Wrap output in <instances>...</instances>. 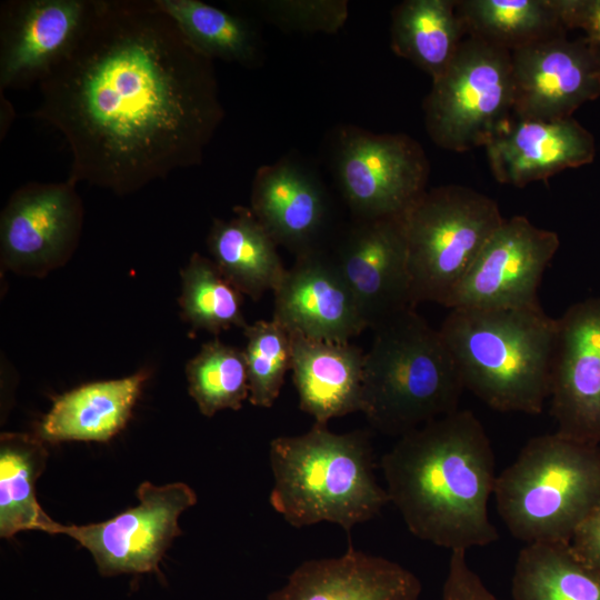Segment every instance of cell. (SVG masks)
<instances>
[{"mask_svg": "<svg viewBox=\"0 0 600 600\" xmlns=\"http://www.w3.org/2000/svg\"><path fill=\"white\" fill-rule=\"evenodd\" d=\"M439 332L464 389L501 412L542 411L550 394L558 319L541 306L450 309Z\"/></svg>", "mask_w": 600, "mask_h": 600, "instance_id": "cell-3", "label": "cell"}, {"mask_svg": "<svg viewBox=\"0 0 600 600\" xmlns=\"http://www.w3.org/2000/svg\"><path fill=\"white\" fill-rule=\"evenodd\" d=\"M269 458L270 504L292 527L330 522L350 533L390 502L386 488L377 482L373 449L364 430L336 433L314 422L302 434L274 438Z\"/></svg>", "mask_w": 600, "mask_h": 600, "instance_id": "cell-4", "label": "cell"}, {"mask_svg": "<svg viewBox=\"0 0 600 600\" xmlns=\"http://www.w3.org/2000/svg\"><path fill=\"white\" fill-rule=\"evenodd\" d=\"M333 168L356 218L403 214L426 191L429 161L404 133H373L352 124L336 136Z\"/></svg>", "mask_w": 600, "mask_h": 600, "instance_id": "cell-9", "label": "cell"}, {"mask_svg": "<svg viewBox=\"0 0 600 600\" xmlns=\"http://www.w3.org/2000/svg\"><path fill=\"white\" fill-rule=\"evenodd\" d=\"M83 217L82 200L70 180L24 183L1 211V266L38 278L60 268L78 247Z\"/></svg>", "mask_w": 600, "mask_h": 600, "instance_id": "cell-11", "label": "cell"}, {"mask_svg": "<svg viewBox=\"0 0 600 600\" xmlns=\"http://www.w3.org/2000/svg\"><path fill=\"white\" fill-rule=\"evenodd\" d=\"M250 209L278 246L294 256L321 249L330 207L318 177L289 158L261 166L254 174Z\"/></svg>", "mask_w": 600, "mask_h": 600, "instance_id": "cell-19", "label": "cell"}, {"mask_svg": "<svg viewBox=\"0 0 600 600\" xmlns=\"http://www.w3.org/2000/svg\"><path fill=\"white\" fill-rule=\"evenodd\" d=\"M243 350L252 406L271 408L278 399L286 373L291 369L290 332L278 321L259 320L243 328Z\"/></svg>", "mask_w": 600, "mask_h": 600, "instance_id": "cell-31", "label": "cell"}, {"mask_svg": "<svg viewBox=\"0 0 600 600\" xmlns=\"http://www.w3.org/2000/svg\"><path fill=\"white\" fill-rule=\"evenodd\" d=\"M558 319L549 399L557 432L600 444V297Z\"/></svg>", "mask_w": 600, "mask_h": 600, "instance_id": "cell-15", "label": "cell"}, {"mask_svg": "<svg viewBox=\"0 0 600 600\" xmlns=\"http://www.w3.org/2000/svg\"><path fill=\"white\" fill-rule=\"evenodd\" d=\"M276 321L309 339L350 342L364 329L357 301L332 256L316 249L296 256L273 291Z\"/></svg>", "mask_w": 600, "mask_h": 600, "instance_id": "cell-17", "label": "cell"}, {"mask_svg": "<svg viewBox=\"0 0 600 600\" xmlns=\"http://www.w3.org/2000/svg\"><path fill=\"white\" fill-rule=\"evenodd\" d=\"M189 394L199 411L239 410L249 399V377L243 350L218 339L206 342L186 366Z\"/></svg>", "mask_w": 600, "mask_h": 600, "instance_id": "cell-30", "label": "cell"}, {"mask_svg": "<svg viewBox=\"0 0 600 600\" xmlns=\"http://www.w3.org/2000/svg\"><path fill=\"white\" fill-rule=\"evenodd\" d=\"M457 7L468 36L510 52L568 31L554 0H464Z\"/></svg>", "mask_w": 600, "mask_h": 600, "instance_id": "cell-27", "label": "cell"}, {"mask_svg": "<svg viewBox=\"0 0 600 600\" xmlns=\"http://www.w3.org/2000/svg\"><path fill=\"white\" fill-rule=\"evenodd\" d=\"M567 30L580 29L590 40L600 43V0H554Z\"/></svg>", "mask_w": 600, "mask_h": 600, "instance_id": "cell-34", "label": "cell"}, {"mask_svg": "<svg viewBox=\"0 0 600 600\" xmlns=\"http://www.w3.org/2000/svg\"><path fill=\"white\" fill-rule=\"evenodd\" d=\"M467 551H451L442 600H498L467 561Z\"/></svg>", "mask_w": 600, "mask_h": 600, "instance_id": "cell-33", "label": "cell"}, {"mask_svg": "<svg viewBox=\"0 0 600 600\" xmlns=\"http://www.w3.org/2000/svg\"><path fill=\"white\" fill-rule=\"evenodd\" d=\"M188 42L211 59L250 68L262 58L261 39L252 22L200 0H154Z\"/></svg>", "mask_w": 600, "mask_h": 600, "instance_id": "cell-26", "label": "cell"}, {"mask_svg": "<svg viewBox=\"0 0 600 600\" xmlns=\"http://www.w3.org/2000/svg\"><path fill=\"white\" fill-rule=\"evenodd\" d=\"M511 591L513 600H600V577L569 543H532L518 554Z\"/></svg>", "mask_w": 600, "mask_h": 600, "instance_id": "cell-28", "label": "cell"}, {"mask_svg": "<svg viewBox=\"0 0 600 600\" xmlns=\"http://www.w3.org/2000/svg\"><path fill=\"white\" fill-rule=\"evenodd\" d=\"M247 3L283 30L308 33H336L349 14L346 0H259Z\"/></svg>", "mask_w": 600, "mask_h": 600, "instance_id": "cell-32", "label": "cell"}, {"mask_svg": "<svg viewBox=\"0 0 600 600\" xmlns=\"http://www.w3.org/2000/svg\"><path fill=\"white\" fill-rule=\"evenodd\" d=\"M139 504L109 520L84 526H60L59 533L78 541L93 557L103 577L158 571L172 540L182 533L180 514L197 502V494L183 482L137 489Z\"/></svg>", "mask_w": 600, "mask_h": 600, "instance_id": "cell-10", "label": "cell"}, {"mask_svg": "<svg viewBox=\"0 0 600 600\" xmlns=\"http://www.w3.org/2000/svg\"><path fill=\"white\" fill-rule=\"evenodd\" d=\"M148 376L142 369L63 393L37 426L36 434L50 443L110 440L126 427Z\"/></svg>", "mask_w": 600, "mask_h": 600, "instance_id": "cell-22", "label": "cell"}, {"mask_svg": "<svg viewBox=\"0 0 600 600\" xmlns=\"http://www.w3.org/2000/svg\"><path fill=\"white\" fill-rule=\"evenodd\" d=\"M30 117L71 154L68 180L118 196L202 162L224 111L213 61L154 0H91Z\"/></svg>", "mask_w": 600, "mask_h": 600, "instance_id": "cell-1", "label": "cell"}, {"mask_svg": "<svg viewBox=\"0 0 600 600\" xmlns=\"http://www.w3.org/2000/svg\"><path fill=\"white\" fill-rule=\"evenodd\" d=\"M493 496L514 538L569 543L600 504V447L557 431L534 437L497 476Z\"/></svg>", "mask_w": 600, "mask_h": 600, "instance_id": "cell-6", "label": "cell"}, {"mask_svg": "<svg viewBox=\"0 0 600 600\" xmlns=\"http://www.w3.org/2000/svg\"><path fill=\"white\" fill-rule=\"evenodd\" d=\"M420 593L410 570L350 543L339 557L302 562L268 600H419Z\"/></svg>", "mask_w": 600, "mask_h": 600, "instance_id": "cell-20", "label": "cell"}, {"mask_svg": "<svg viewBox=\"0 0 600 600\" xmlns=\"http://www.w3.org/2000/svg\"><path fill=\"white\" fill-rule=\"evenodd\" d=\"M207 244L222 274L252 300L273 292L287 270L278 244L250 208L238 206L230 219H214Z\"/></svg>", "mask_w": 600, "mask_h": 600, "instance_id": "cell-23", "label": "cell"}, {"mask_svg": "<svg viewBox=\"0 0 600 600\" xmlns=\"http://www.w3.org/2000/svg\"><path fill=\"white\" fill-rule=\"evenodd\" d=\"M484 148L496 180L519 188L591 163L596 157L594 137L572 117L539 120L511 116Z\"/></svg>", "mask_w": 600, "mask_h": 600, "instance_id": "cell-18", "label": "cell"}, {"mask_svg": "<svg viewBox=\"0 0 600 600\" xmlns=\"http://www.w3.org/2000/svg\"><path fill=\"white\" fill-rule=\"evenodd\" d=\"M424 124L440 148L484 147L513 113L511 52L468 36L423 101Z\"/></svg>", "mask_w": 600, "mask_h": 600, "instance_id": "cell-8", "label": "cell"}, {"mask_svg": "<svg viewBox=\"0 0 600 600\" xmlns=\"http://www.w3.org/2000/svg\"><path fill=\"white\" fill-rule=\"evenodd\" d=\"M290 336L300 409L321 424L361 411L364 353L351 342Z\"/></svg>", "mask_w": 600, "mask_h": 600, "instance_id": "cell-21", "label": "cell"}, {"mask_svg": "<svg viewBox=\"0 0 600 600\" xmlns=\"http://www.w3.org/2000/svg\"><path fill=\"white\" fill-rule=\"evenodd\" d=\"M513 113L522 119L572 117L600 97V44L561 34L511 51Z\"/></svg>", "mask_w": 600, "mask_h": 600, "instance_id": "cell-13", "label": "cell"}, {"mask_svg": "<svg viewBox=\"0 0 600 600\" xmlns=\"http://www.w3.org/2000/svg\"><path fill=\"white\" fill-rule=\"evenodd\" d=\"M37 434L4 432L0 437V536L20 531L59 533L36 498V481L46 468L48 452Z\"/></svg>", "mask_w": 600, "mask_h": 600, "instance_id": "cell-25", "label": "cell"}, {"mask_svg": "<svg viewBox=\"0 0 600 600\" xmlns=\"http://www.w3.org/2000/svg\"><path fill=\"white\" fill-rule=\"evenodd\" d=\"M373 331L360 411L373 429L400 438L459 409L464 387L439 329L410 308Z\"/></svg>", "mask_w": 600, "mask_h": 600, "instance_id": "cell-5", "label": "cell"}, {"mask_svg": "<svg viewBox=\"0 0 600 600\" xmlns=\"http://www.w3.org/2000/svg\"><path fill=\"white\" fill-rule=\"evenodd\" d=\"M367 329L414 308L400 216L356 218L332 254Z\"/></svg>", "mask_w": 600, "mask_h": 600, "instance_id": "cell-14", "label": "cell"}, {"mask_svg": "<svg viewBox=\"0 0 600 600\" xmlns=\"http://www.w3.org/2000/svg\"><path fill=\"white\" fill-rule=\"evenodd\" d=\"M402 219L414 307L421 302L444 307L504 220L496 200L458 184L427 190Z\"/></svg>", "mask_w": 600, "mask_h": 600, "instance_id": "cell-7", "label": "cell"}, {"mask_svg": "<svg viewBox=\"0 0 600 600\" xmlns=\"http://www.w3.org/2000/svg\"><path fill=\"white\" fill-rule=\"evenodd\" d=\"M380 467L389 500L414 537L450 551L499 539L488 511L493 449L472 411L458 409L403 434Z\"/></svg>", "mask_w": 600, "mask_h": 600, "instance_id": "cell-2", "label": "cell"}, {"mask_svg": "<svg viewBox=\"0 0 600 600\" xmlns=\"http://www.w3.org/2000/svg\"><path fill=\"white\" fill-rule=\"evenodd\" d=\"M559 247L554 231L534 226L524 216L504 218L444 307L499 310L540 306L538 289Z\"/></svg>", "mask_w": 600, "mask_h": 600, "instance_id": "cell-12", "label": "cell"}, {"mask_svg": "<svg viewBox=\"0 0 600 600\" xmlns=\"http://www.w3.org/2000/svg\"><path fill=\"white\" fill-rule=\"evenodd\" d=\"M467 37L453 0H406L391 14L392 51L437 80Z\"/></svg>", "mask_w": 600, "mask_h": 600, "instance_id": "cell-24", "label": "cell"}, {"mask_svg": "<svg viewBox=\"0 0 600 600\" xmlns=\"http://www.w3.org/2000/svg\"><path fill=\"white\" fill-rule=\"evenodd\" d=\"M180 274L181 316L193 330L218 334L231 327L248 324L242 313L243 294L213 260L194 252Z\"/></svg>", "mask_w": 600, "mask_h": 600, "instance_id": "cell-29", "label": "cell"}, {"mask_svg": "<svg viewBox=\"0 0 600 600\" xmlns=\"http://www.w3.org/2000/svg\"><path fill=\"white\" fill-rule=\"evenodd\" d=\"M569 546L577 558L600 577V504L579 526Z\"/></svg>", "mask_w": 600, "mask_h": 600, "instance_id": "cell-35", "label": "cell"}, {"mask_svg": "<svg viewBox=\"0 0 600 600\" xmlns=\"http://www.w3.org/2000/svg\"><path fill=\"white\" fill-rule=\"evenodd\" d=\"M91 0H8L0 7V89L38 84L79 37Z\"/></svg>", "mask_w": 600, "mask_h": 600, "instance_id": "cell-16", "label": "cell"}, {"mask_svg": "<svg viewBox=\"0 0 600 600\" xmlns=\"http://www.w3.org/2000/svg\"><path fill=\"white\" fill-rule=\"evenodd\" d=\"M600 44V43H599Z\"/></svg>", "mask_w": 600, "mask_h": 600, "instance_id": "cell-36", "label": "cell"}]
</instances>
